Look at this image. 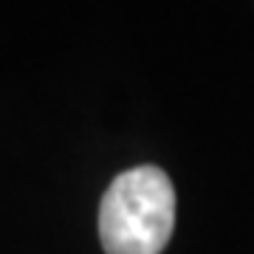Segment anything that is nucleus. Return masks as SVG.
Here are the masks:
<instances>
[{
  "instance_id": "1",
  "label": "nucleus",
  "mask_w": 254,
  "mask_h": 254,
  "mask_svg": "<svg viewBox=\"0 0 254 254\" xmlns=\"http://www.w3.org/2000/svg\"><path fill=\"white\" fill-rule=\"evenodd\" d=\"M173 229L175 187L161 167H133L110 181L99 203L105 254H161Z\"/></svg>"
}]
</instances>
